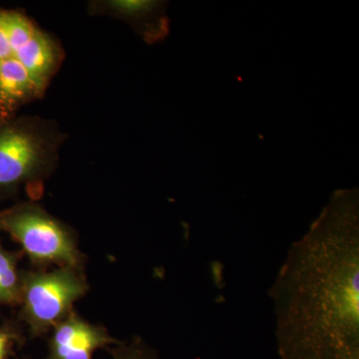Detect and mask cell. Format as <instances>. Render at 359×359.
I'll use <instances>...</instances> for the list:
<instances>
[{
	"label": "cell",
	"mask_w": 359,
	"mask_h": 359,
	"mask_svg": "<svg viewBox=\"0 0 359 359\" xmlns=\"http://www.w3.org/2000/svg\"><path fill=\"white\" fill-rule=\"evenodd\" d=\"M278 359H359V193L335 191L269 290Z\"/></svg>",
	"instance_id": "1"
},
{
	"label": "cell",
	"mask_w": 359,
	"mask_h": 359,
	"mask_svg": "<svg viewBox=\"0 0 359 359\" xmlns=\"http://www.w3.org/2000/svg\"><path fill=\"white\" fill-rule=\"evenodd\" d=\"M57 123L39 116H0V201L21 191L30 201L43 196L45 182L57 168L66 141Z\"/></svg>",
	"instance_id": "2"
},
{
	"label": "cell",
	"mask_w": 359,
	"mask_h": 359,
	"mask_svg": "<svg viewBox=\"0 0 359 359\" xmlns=\"http://www.w3.org/2000/svg\"><path fill=\"white\" fill-rule=\"evenodd\" d=\"M0 231L20 245L34 269H84L86 257L79 249L74 229L35 201L18 202L1 210Z\"/></svg>",
	"instance_id": "3"
},
{
	"label": "cell",
	"mask_w": 359,
	"mask_h": 359,
	"mask_svg": "<svg viewBox=\"0 0 359 359\" xmlns=\"http://www.w3.org/2000/svg\"><path fill=\"white\" fill-rule=\"evenodd\" d=\"M20 320L32 339L47 337L89 292L83 271L73 268L22 271Z\"/></svg>",
	"instance_id": "4"
},
{
	"label": "cell",
	"mask_w": 359,
	"mask_h": 359,
	"mask_svg": "<svg viewBox=\"0 0 359 359\" xmlns=\"http://www.w3.org/2000/svg\"><path fill=\"white\" fill-rule=\"evenodd\" d=\"M4 58L25 65L48 87L65 61V51L56 37L23 11L0 8V59Z\"/></svg>",
	"instance_id": "5"
},
{
	"label": "cell",
	"mask_w": 359,
	"mask_h": 359,
	"mask_svg": "<svg viewBox=\"0 0 359 359\" xmlns=\"http://www.w3.org/2000/svg\"><path fill=\"white\" fill-rule=\"evenodd\" d=\"M48 337L45 359H93L97 351H109L120 341L107 328L85 320L75 309L52 328Z\"/></svg>",
	"instance_id": "6"
},
{
	"label": "cell",
	"mask_w": 359,
	"mask_h": 359,
	"mask_svg": "<svg viewBox=\"0 0 359 359\" xmlns=\"http://www.w3.org/2000/svg\"><path fill=\"white\" fill-rule=\"evenodd\" d=\"M167 7V1L155 0H99L89 2L88 11L124 21L144 41L155 44L170 34Z\"/></svg>",
	"instance_id": "7"
},
{
	"label": "cell",
	"mask_w": 359,
	"mask_h": 359,
	"mask_svg": "<svg viewBox=\"0 0 359 359\" xmlns=\"http://www.w3.org/2000/svg\"><path fill=\"white\" fill-rule=\"evenodd\" d=\"M23 252H13L4 247L0 242V306H20L22 271L20 262Z\"/></svg>",
	"instance_id": "8"
},
{
	"label": "cell",
	"mask_w": 359,
	"mask_h": 359,
	"mask_svg": "<svg viewBox=\"0 0 359 359\" xmlns=\"http://www.w3.org/2000/svg\"><path fill=\"white\" fill-rule=\"evenodd\" d=\"M111 359H161L159 353L140 337H134L109 349Z\"/></svg>",
	"instance_id": "9"
},
{
	"label": "cell",
	"mask_w": 359,
	"mask_h": 359,
	"mask_svg": "<svg viewBox=\"0 0 359 359\" xmlns=\"http://www.w3.org/2000/svg\"><path fill=\"white\" fill-rule=\"evenodd\" d=\"M25 335L18 323L0 325V359H13L15 351L25 344Z\"/></svg>",
	"instance_id": "10"
}]
</instances>
